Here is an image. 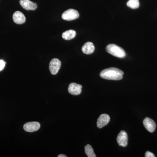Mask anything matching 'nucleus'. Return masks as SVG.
Instances as JSON below:
<instances>
[{
	"label": "nucleus",
	"mask_w": 157,
	"mask_h": 157,
	"mask_svg": "<svg viewBox=\"0 0 157 157\" xmlns=\"http://www.w3.org/2000/svg\"><path fill=\"white\" fill-rule=\"evenodd\" d=\"M124 72L114 67L107 68L102 70L100 73L101 78L108 80H119L122 79Z\"/></svg>",
	"instance_id": "1"
},
{
	"label": "nucleus",
	"mask_w": 157,
	"mask_h": 157,
	"mask_svg": "<svg viewBox=\"0 0 157 157\" xmlns=\"http://www.w3.org/2000/svg\"><path fill=\"white\" fill-rule=\"evenodd\" d=\"M106 49L108 53L119 58H123L126 55L123 48L115 44H109L107 45Z\"/></svg>",
	"instance_id": "2"
},
{
	"label": "nucleus",
	"mask_w": 157,
	"mask_h": 157,
	"mask_svg": "<svg viewBox=\"0 0 157 157\" xmlns=\"http://www.w3.org/2000/svg\"><path fill=\"white\" fill-rule=\"evenodd\" d=\"M79 14L78 11L73 9H70L64 11L62 14L63 19L67 21L74 20L79 17Z\"/></svg>",
	"instance_id": "3"
},
{
	"label": "nucleus",
	"mask_w": 157,
	"mask_h": 157,
	"mask_svg": "<svg viewBox=\"0 0 157 157\" xmlns=\"http://www.w3.org/2000/svg\"><path fill=\"white\" fill-rule=\"evenodd\" d=\"M61 66V62L58 59L54 58L51 60L49 63V69L52 75H56L58 73Z\"/></svg>",
	"instance_id": "4"
},
{
	"label": "nucleus",
	"mask_w": 157,
	"mask_h": 157,
	"mask_svg": "<svg viewBox=\"0 0 157 157\" xmlns=\"http://www.w3.org/2000/svg\"><path fill=\"white\" fill-rule=\"evenodd\" d=\"M117 140L120 146L126 147L128 144V136L126 132L124 131H121L118 135Z\"/></svg>",
	"instance_id": "5"
},
{
	"label": "nucleus",
	"mask_w": 157,
	"mask_h": 157,
	"mask_svg": "<svg viewBox=\"0 0 157 157\" xmlns=\"http://www.w3.org/2000/svg\"><path fill=\"white\" fill-rule=\"evenodd\" d=\"M40 124L38 122H30L25 124L23 128L26 132H33L39 130Z\"/></svg>",
	"instance_id": "6"
},
{
	"label": "nucleus",
	"mask_w": 157,
	"mask_h": 157,
	"mask_svg": "<svg viewBox=\"0 0 157 157\" xmlns=\"http://www.w3.org/2000/svg\"><path fill=\"white\" fill-rule=\"evenodd\" d=\"M82 88V86L81 85L73 82L69 85L68 91L70 94L73 95H78L81 93Z\"/></svg>",
	"instance_id": "7"
},
{
	"label": "nucleus",
	"mask_w": 157,
	"mask_h": 157,
	"mask_svg": "<svg viewBox=\"0 0 157 157\" xmlns=\"http://www.w3.org/2000/svg\"><path fill=\"white\" fill-rule=\"evenodd\" d=\"M143 124L149 132L152 133L155 130L156 124L154 121L149 117H146L143 121Z\"/></svg>",
	"instance_id": "8"
},
{
	"label": "nucleus",
	"mask_w": 157,
	"mask_h": 157,
	"mask_svg": "<svg viewBox=\"0 0 157 157\" xmlns=\"http://www.w3.org/2000/svg\"><path fill=\"white\" fill-rule=\"evenodd\" d=\"M20 4L24 9L28 11H33L37 8V4L31 2L30 0H20Z\"/></svg>",
	"instance_id": "9"
},
{
	"label": "nucleus",
	"mask_w": 157,
	"mask_h": 157,
	"mask_svg": "<svg viewBox=\"0 0 157 157\" xmlns=\"http://www.w3.org/2000/svg\"><path fill=\"white\" fill-rule=\"evenodd\" d=\"M109 121L110 117L108 114H101L97 121V126L99 128H102L109 123Z\"/></svg>",
	"instance_id": "10"
},
{
	"label": "nucleus",
	"mask_w": 157,
	"mask_h": 157,
	"mask_svg": "<svg viewBox=\"0 0 157 157\" xmlns=\"http://www.w3.org/2000/svg\"><path fill=\"white\" fill-rule=\"evenodd\" d=\"M13 20L17 24H22L25 22L26 18L24 14L19 11H16L13 15Z\"/></svg>",
	"instance_id": "11"
},
{
	"label": "nucleus",
	"mask_w": 157,
	"mask_h": 157,
	"mask_svg": "<svg viewBox=\"0 0 157 157\" xmlns=\"http://www.w3.org/2000/svg\"><path fill=\"white\" fill-rule=\"evenodd\" d=\"M94 50V45L91 42H86L82 48V51L85 54L90 55L92 54Z\"/></svg>",
	"instance_id": "12"
},
{
	"label": "nucleus",
	"mask_w": 157,
	"mask_h": 157,
	"mask_svg": "<svg viewBox=\"0 0 157 157\" xmlns=\"http://www.w3.org/2000/svg\"><path fill=\"white\" fill-rule=\"evenodd\" d=\"M76 31L73 30H69L66 31L62 34V37L65 40H70L75 38L76 36Z\"/></svg>",
	"instance_id": "13"
},
{
	"label": "nucleus",
	"mask_w": 157,
	"mask_h": 157,
	"mask_svg": "<svg viewBox=\"0 0 157 157\" xmlns=\"http://www.w3.org/2000/svg\"><path fill=\"white\" fill-rule=\"evenodd\" d=\"M85 151L86 154L88 157H96V155L94 152L93 147L90 144H87L85 146Z\"/></svg>",
	"instance_id": "14"
},
{
	"label": "nucleus",
	"mask_w": 157,
	"mask_h": 157,
	"mask_svg": "<svg viewBox=\"0 0 157 157\" xmlns=\"http://www.w3.org/2000/svg\"><path fill=\"white\" fill-rule=\"evenodd\" d=\"M127 6L131 9H137L140 6L139 0H129L127 3Z\"/></svg>",
	"instance_id": "15"
},
{
	"label": "nucleus",
	"mask_w": 157,
	"mask_h": 157,
	"mask_svg": "<svg viewBox=\"0 0 157 157\" xmlns=\"http://www.w3.org/2000/svg\"><path fill=\"white\" fill-rule=\"evenodd\" d=\"M6 63L4 60L0 59V71H2L6 66Z\"/></svg>",
	"instance_id": "16"
},
{
	"label": "nucleus",
	"mask_w": 157,
	"mask_h": 157,
	"mask_svg": "<svg viewBox=\"0 0 157 157\" xmlns=\"http://www.w3.org/2000/svg\"><path fill=\"white\" fill-rule=\"evenodd\" d=\"M145 157H155V155L153 153H152L151 152L147 151L145 154Z\"/></svg>",
	"instance_id": "17"
},
{
	"label": "nucleus",
	"mask_w": 157,
	"mask_h": 157,
	"mask_svg": "<svg viewBox=\"0 0 157 157\" xmlns=\"http://www.w3.org/2000/svg\"><path fill=\"white\" fill-rule=\"evenodd\" d=\"M67 155H63V154H60L58 155V157H67Z\"/></svg>",
	"instance_id": "18"
}]
</instances>
